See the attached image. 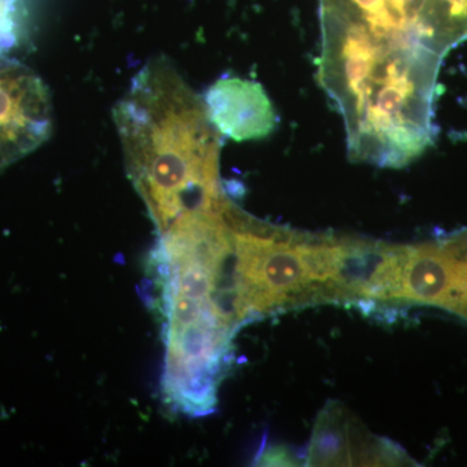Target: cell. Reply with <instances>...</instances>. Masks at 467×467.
<instances>
[{
    "label": "cell",
    "instance_id": "7",
    "mask_svg": "<svg viewBox=\"0 0 467 467\" xmlns=\"http://www.w3.org/2000/svg\"><path fill=\"white\" fill-rule=\"evenodd\" d=\"M353 423L347 420L342 409H337V404L326 408L315 427L308 465H353L358 462L353 441L359 432L353 435Z\"/></svg>",
    "mask_w": 467,
    "mask_h": 467
},
{
    "label": "cell",
    "instance_id": "2",
    "mask_svg": "<svg viewBox=\"0 0 467 467\" xmlns=\"http://www.w3.org/2000/svg\"><path fill=\"white\" fill-rule=\"evenodd\" d=\"M322 39L383 70L442 60L467 41V0H318Z\"/></svg>",
    "mask_w": 467,
    "mask_h": 467
},
{
    "label": "cell",
    "instance_id": "10",
    "mask_svg": "<svg viewBox=\"0 0 467 467\" xmlns=\"http://www.w3.org/2000/svg\"><path fill=\"white\" fill-rule=\"evenodd\" d=\"M8 2L15 3V2H16V0H8Z\"/></svg>",
    "mask_w": 467,
    "mask_h": 467
},
{
    "label": "cell",
    "instance_id": "3",
    "mask_svg": "<svg viewBox=\"0 0 467 467\" xmlns=\"http://www.w3.org/2000/svg\"><path fill=\"white\" fill-rule=\"evenodd\" d=\"M234 312L243 326L270 313L325 301L306 261V234L270 225L230 202Z\"/></svg>",
    "mask_w": 467,
    "mask_h": 467
},
{
    "label": "cell",
    "instance_id": "5",
    "mask_svg": "<svg viewBox=\"0 0 467 467\" xmlns=\"http://www.w3.org/2000/svg\"><path fill=\"white\" fill-rule=\"evenodd\" d=\"M202 100L218 133L235 142L264 140L278 126V115L269 95L252 79L221 77Z\"/></svg>",
    "mask_w": 467,
    "mask_h": 467
},
{
    "label": "cell",
    "instance_id": "8",
    "mask_svg": "<svg viewBox=\"0 0 467 467\" xmlns=\"http://www.w3.org/2000/svg\"><path fill=\"white\" fill-rule=\"evenodd\" d=\"M17 42V23L15 3L0 0V57L11 50Z\"/></svg>",
    "mask_w": 467,
    "mask_h": 467
},
{
    "label": "cell",
    "instance_id": "4",
    "mask_svg": "<svg viewBox=\"0 0 467 467\" xmlns=\"http://www.w3.org/2000/svg\"><path fill=\"white\" fill-rule=\"evenodd\" d=\"M47 86L29 67L0 57V173L50 137Z\"/></svg>",
    "mask_w": 467,
    "mask_h": 467
},
{
    "label": "cell",
    "instance_id": "6",
    "mask_svg": "<svg viewBox=\"0 0 467 467\" xmlns=\"http://www.w3.org/2000/svg\"><path fill=\"white\" fill-rule=\"evenodd\" d=\"M462 263L441 243L409 247L402 281V300L459 312L466 294Z\"/></svg>",
    "mask_w": 467,
    "mask_h": 467
},
{
    "label": "cell",
    "instance_id": "1",
    "mask_svg": "<svg viewBox=\"0 0 467 467\" xmlns=\"http://www.w3.org/2000/svg\"><path fill=\"white\" fill-rule=\"evenodd\" d=\"M125 168L156 233L195 209L226 198L221 138L204 100L167 57L152 58L113 109Z\"/></svg>",
    "mask_w": 467,
    "mask_h": 467
},
{
    "label": "cell",
    "instance_id": "9",
    "mask_svg": "<svg viewBox=\"0 0 467 467\" xmlns=\"http://www.w3.org/2000/svg\"><path fill=\"white\" fill-rule=\"evenodd\" d=\"M257 465L261 466H296V461L292 457L291 451L284 447L269 448L261 451V456L256 459Z\"/></svg>",
    "mask_w": 467,
    "mask_h": 467
}]
</instances>
